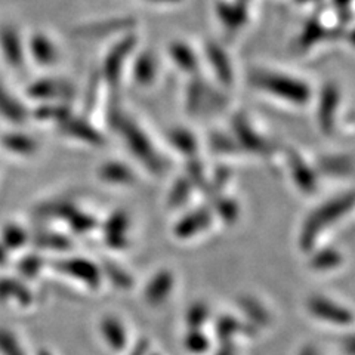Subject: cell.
<instances>
[{
  "mask_svg": "<svg viewBox=\"0 0 355 355\" xmlns=\"http://www.w3.org/2000/svg\"><path fill=\"white\" fill-rule=\"evenodd\" d=\"M291 171L292 178L297 188L304 193H314L317 188V175L314 169L299 155L297 153H292L291 155Z\"/></svg>",
  "mask_w": 355,
  "mask_h": 355,
  "instance_id": "20",
  "label": "cell"
},
{
  "mask_svg": "<svg viewBox=\"0 0 355 355\" xmlns=\"http://www.w3.org/2000/svg\"><path fill=\"white\" fill-rule=\"evenodd\" d=\"M162 71V61L150 48L139 46L130 60L128 76L141 89H150L157 83Z\"/></svg>",
  "mask_w": 355,
  "mask_h": 355,
  "instance_id": "9",
  "label": "cell"
},
{
  "mask_svg": "<svg viewBox=\"0 0 355 355\" xmlns=\"http://www.w3.org/2000/svg\"><path fill=\"white\" fill-rule=\"evenodd\" d=\"M33 51L36 53V58L46 65H52L60 60V49L57 43L51 40L48 36H37L33 42Z\"/></svg>",
  "mask_w": 355,
  "mask_h": 355,
  "instance_id": "25",
  "label": "cell"
},
{
  "mask_svg": "<svg viewBox=\"0 0 355 355\" xmlns=\"http://www.w3.org/2000/svg\"><path fill=\"white\" fill-rule=\"evenodd\" d=\"M185 110L193 116L218 113L227 105V94L202 74L190 77L184 94Z\"/></svg>",
  "mask_w": 355,
  "mask_h": 355,
  "instance_id": "5",
  "label": "cell"
},
{
  "mask_svg": "<svg viewBox=\"0 0 355 355\" xmlns=\"http://www.w3.org/2000/svg\"><path fill=\"white\" fill-rule=\"evenodd\" d=\"M200 51H202L203 65H206L210 74H212L214 83L224 89V91H228L234 86L236 65L224 43L218 40H207Z\"/></svg>",
  "mask_w": 355,
  "mask_h": 355,
  "instance_id": "6",
  "label": "cell"
},
{
  "mask_svg": "<svg viewBox=\"0 0 355 355\" xmlns=\"http://www.w3.org/2000/svg\"><path fill=\"white\" fill-rule=\"evenodd\" d=\"M110 123L123 138L126 148L132 153L133 157L139 160L153 173H160L164 169V162L157 148L154 147L151 138L138 121L129 117L121 110L111 114Z\"/></svg>",
  "mask_w": 355,
  "mask_h": 355,
  "instance_id": "3",
  "label": "cell"
},
{
  "mask_svg": "<svg viewBox=\"0 0 355 355\" xmlns=\"http://www.w3.org/2000/svg\"><path fill=\"white\" fill-rule=\"evenodd\" d=\"M141 2L157 8H176L184 5L187 0H141Z\"/></svg>",
  "mask_w": 355,
  "mask_h": 355,
  "instance_id": "32",
  "label": "cell"
},
{
  "mask_svg": "<svg viewBox=\"0 0 355 355\" xmlns=\"http://www.w3.org/2000/svg\"><path fill=\"white\" fill-rule=\"evenodd\" d=\"M175 288V275L169 270L155 272L144 288V297L151 306L163 305Z\"/></svg>",
  "mask_w": 355,
  "mask_h": 355,
  "instance_id": "16",
  "label": "cell"
},
{
  "mask_svg": "<svg viewBox=\"0 0 355 355\" xmlns=\"http://www.w3.org/2000/svg\"><path fill=\"white\" fill-rule=\"evenodd\" d=\"M103 275L105 274L107 279L113 283L114 287L121 288V291H125V288L132 287V277L128 274V271H125L123 268H120V266L114 265V263H107L104 268H101Z\"/></svg>",
  "mask_w": 355,
  "mask_h": 355,
  "instance_id": "27",
  "label": "cell"
},
{
  "mask_svg": "<svg viewBox=\"0 0 355 355\" xmlns=\"http://www.w3.org/2000/svg\"><path fill=\"white\" fill-rule=\"evenodd\" d=\"M137 19L130 15H111L83 22L74 28V35L80 39L95 40L119 37L137 31Z\"/></svg>",
  "mask_w": 355,
  "mask_h": 355,
  "instance_id": "7",
  "label": "cell"
},
{
  "mask_svg": "<svg viewBox=\"0 0 355 355\" xmlns=\"http://www.w3.org/2000/svg\"><path fill=\"white\" fill-rule=\"evenodd\" d=\"M315 120L320 130L324 135H331L336 129L338 114L342 104V91L338 83L326 82L318 92H315Z\"/></svg>",
  "mask_w": 355,
  "mask_h": 355,
  "instance_id": "8",
  "label": "cell"
},
{
  "mask_svg": "<svg viewBox=\"0 0 355 355\" xmlns=\"http://www.w3.org/2000/svg\"><path fill=\"white\" fill-rule=\"evenodd\" d=\"M191 194V182H190V178L188 180H180L176 181L172 191H171V205L173 207H180L182 205H185L187 198L190 197Z\"/></svg>",
  "mask_w": 355,
  "mask_h": 355,
  "instance_id": "30",
  "label": "cell"
},
{
  "mask_svg": "<svg viewBox=\"0 0 355 355\" xmlns=\"http://www.w3.org/2000/svg\"><path fill=\"white\" fill-rule=\"evenodd\" d=\"M232 138L236 139L237 146L250 153H263L268 148V141L252 123L250 117L246 114H236L232 119Z\"/></svg>",
  "mask_w": 355,
  "mask_h": 355,
  "instance_id": "13",
  "label": "cell"
},
{
  "mask_svg": "<svg viewBox=\"0 0 355 355\" xmlns=\"http://www.w3.org/2000/svg\"><path fill=\"white\" fill-rule=\"evenodd\" d=\"M299 5H308V3H321L323 0H295Z\"/></svg>",
  "mask_w": 355,
  "mask_h": 355,
  "instance_id": "34",
  "label": "cell"
},
{
  "mask_svg": "<svg viewBox=\"0 0 355 355\" xmlns=\"http://www.w3.org/2000/svg\"><path fill=\"white\" fill-rule=\"evenodd\" d=\"M187 324L190 326V329H202V326L206 324V321L209 320V308L203 302H197L191 305L187 311Z\"/></svg>",
  "mask_w": 355,
  "mask_h": 355,
  "instance_id": "28",
  "label": "cell"
},
{
  "mask_svg": "<svg viewBox=\"0 0 355 355\" xmlns=\"http://www.w3.org/2000/svg\"><path fill=\"white\" fill-rule=\"evenodd\" d=\"M99 180L110 185H130L135 182V173L123 162H105L98 171Z\"/></svg>",
  "mask_w": 355,
  "mask_h": 355,
  "instance_id": "21",
  "label": "cell"
},
{
  "mask_svg": "<svg viewBox=\"0 0 355 355\" xmlns=\"http://www.w3.org/2000/svg\"><path fill=\"white\" fill-rule=\"evenodd\" d=\"M168 141L171 146L185 155H194L198 150V141L194 133L182 126L172 128L168 132Z\"/></svg>",
  "mask_w": 355,
  "mask_h": 355,
  "instance_id": "22",
  "label": "cell"
},
{
  "mask_svg": "<svg viewBox=\"0 0 355 355\" xmlns=\"http://www.w3.org/2000/svg\"><path fill=\"white\" fill-rule=\"evenodd\" d=\"M129 216L125 212H114L104 225V240L110 248L121 250L128 246Z\"/></svg>",
  "mask_w": 355,
  "mask_h": 355,
  "instance_id": "18",
  "label": "cell"
},
{
  "mask_svg": "<svg viewBox=\"0 0 355 355\" xmlns=\"http://www.w3.org/2000/svg\"><path fill=\"white\" fill-rule=\"evenodd\" d=\"M318 171L331 176H345L352 172V160L347 155H326L321 157Z\"/></svg>",
  "mask_w": 355,
  "mask_h": 355,
  "instance_id": "24",
  "label": "cell"
},
{
  "mask_svg": "<svg viewBox=\"0 0 355 355\" xmlns=\"http://www.w3.org/2000/svg\"><path fill=\"white\" fill-rule=\"evenodd\" d=\"M252 0H216L215 14L227 33H236L246 28L250 22Z\"/></svg>",
  "mask_w": 355,
  "mask_h": 355,
  "instance_id": "12",
  "label": "cell"
},
{
  "mask_svg": "<svg viewBox=\"0 0 355 355\" xmlns=\"http://www.w3.org/2000/svg\"><path fill=\"white\" fill-rule=\"evenodd\" d=\"M240 306L248 314V317L252 318V321L258 323L261 326H265L270 323V315L262 305H259L258 301H254L252 297H243L240 299Z\"/></svg>",
  "mask_w": 355,
  "mask_h": 355,
  "instance_id": "26",
  "label": "cell"
},
{
  "mask_svg": "<svg viewBox=\"0 0 355 355\" xmlns=\"http://www.w3.org/2000/svg\"><path fill=\"white\" fill-rule=\"evenodd\" d=\"M99 331H101L104 342L113 351L120 352L128 347V330L120 318L105 315L99 323Z\"/></svg>",
  "mask_w": 355,
  "mask_h": 355,
  "instance_id": "19",
  "label": "cell"
},
{
  "mask_svg": "<svg viewBox=\"0 0 355 355\" xmlns=\"http://www.w3.org/2000/svg\"><path fill=\"white\" fill-rule=\"evenodd\" d=\"M61 129L67 137L83 141L89 146H103L104 135L99 132L87 119L76 117L70 114L64 121H61Z\"/></svg>",
  "mask_w": 355,
  "mask_h": 355,
  "instance_id": "17",
  "label": "cell"
},
{
  "mask_svg": "<svg viewBox=\"0 0 355 355\" xmlns=\"http://www.w3.org/2000/svg\"><path fill=\"white\" fill-rule=\"evenodd\" d=\"M141 46V40L137 31L113 39L105 51L101 65H99V79L110 87L120 86L123 77L128 74V69L133 53Z\"/></svg>",
  "mask_w": 355,
  "mask_h": 355,
  "instance_id": "4",
  "label": "cell"
},
{
  "mask_svg": "<svg viewBox=\"0 0 355 355\" xmlns=\"http://www.w3.org/2000/svg\"><path fill=\"white\" fill-rule=\"evenodd\" d=\"M342 265V253L335 248L313 250L311 266L315 271H331Z\"/></svg>",
  "mask_w": 355,
  "mask_h": 355,
  "instance_id": "23",
  "label": "cell"
},
{
  "mask_svg": "<svg viewBox=\"0 0 355 355\" xmlns=\"http://www.w3.org/2000/svg\"><path fill=\"white\" fill-rule=\"evenodd\" d=\"M306 311L323 323L338 327H347L352 324V313L339 302L333 301L323 295H313L306 301Z\"/></svg>",
  "mask_w": 355,
  "mask_h": 355,
  "instance_id": "11",
  "label": "cell"
},
{
  "mask_svg": "<svg viewBox=\"0 0 355 355\" xmlns=\"http://www.w3.org/2000/svg\"><path fill=\"white\" fill-rule=\"evenodd\" d=\"M212 220H214V214L210 212L209 209L203 207V209L191 210L190 214H187L176 222V225L173 228L175 237L180 240L196 239L197 236L203 234V232L209 230Z\"/></svg>",
  "mask_w": 355,
  "mask_h": 355,
  "instance_id": "15",
  "label": "cell"
},
{
  "mask_svg": "<svg viewBox=\"0 0 355 355\" xmlns=\"http://www.w3.org/2000/svg\"><path fill=\"white\" fill-rule=\"evenodd\" d=\"M60 270L70 275L71 279L83 283L86 287L96 291L103 283V271L96 263H94L91 259L86 258H71L65 259L61 265Z\"/></svg>",
  "mask_w": 355,
  "mask_h": 355,
  "instance_id": "14",
  "label": "cell"
},
{
  "mask_svg": "<svg viewBox=\"0 0 355 355\" xmlns=\"http://www.w3.org/2000/svg\"><path fill=\"white\" fill-rule=\"evenodd\" d=\"M354 206L352 193L339 194L326 200L309 212L305 218L301 232H299V246L306 253L315 250L318 239L324 232L339 222L347 214H349Z\"/></svg>",
  "mask_w": 355,
  "mask_h": 355,
  "instance_id": "2",
  "label": "cell"
},
{
  "mask_svg": "<svg viewBox=\"0 0 355 355\" xmlns=\"http://www.w3.org/2000/svg\"><path fill=\"white\" fill-rule=\"evenodd\" d=\"M166 57L178 71L187 77L202 74V51L197 49L196 44L190 40L180 37L171 40L166 48Z\"/></svg>",
  "mask_w": 355,
  "mask_h": 355,
  "instance_id": "10",
  "label": "cell"
},
{
  "mask_svg": "<svg viewBox=\"0 0 355 355\" xmlns=\"http://www.w3.org/2000/svg\"><path fill=\"white\" fill-rule=\"evenodd\" d=\"M184 343H185V348L193 354H203L209 349V345H210L209 339L200 329H196V330L191 329L188 331Z\"/></svg>",
  "mask_w": 355,
  "mask_h": 355,
  "instance_id": "29",
  "label": "cell"
},
{
  "mask_svg": "<svg viewBox=\"0 0 355 355\" xmlns=\"http://www.w3.org/2000/svg\"><path fill=\"white\" fill-rule=\"evenodd\" d=\"M248 85L275 101L305 107L313 103L315 89L305 77L270 65H254L248 71Z\"/></svg>",
  "mask_w": 355,
  "mask_h": 355,
  "instance_id": "1",
  "label": "cell"
},
{
  "mask_svg": "<svg viewBox=\"0 0 355 355\" xmlns=\"http://www.w3.org/2000/svg\"><path fill=\"white\" fill-rule=\"evenodd\" d=\"M216 212L224 220H234L239 216V206L234 200H225V202H219Z\"/></svg>",
  "mask_w": 355,
  "mask_h": 355,
  "instance_id": "31",
  "label": "cell"
},
{
  "mask_svg": "<svg viewBox=\"0 0 355 355\" xmlns=\"http://www.w3.org/2000/svg\"><path fill=\"white\" fill-rule=\"evenodd\" d=\"M148 354V345L146 342H141L139 345L132 351L130 355H147Z\"/></svg>",
  "mask_w": 355,
  "mask_h": 355,
  "instance_id": "33",
  "label": "cell"
}]
</instances>
